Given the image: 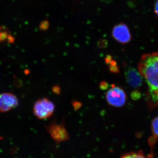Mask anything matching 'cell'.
I'll return each instance as SVG.
<instances>
[{
  "mask_svg": "<svg viewBox=\"0 0 158 158\" xmlns=\"http://www.w3.org/2000/svg\"><path fill=\"white\" fill-rule=\"evenodd\" d=\"M71 104L73 107L74 110L75 111H77V110H80L82 106V103L81 102L75 100H73Z\"/></svg>",
  "mask_w": 158,
  "mask_h": 158,
  "instance_id": "cell-10",
  "label": "cell"
},
{
  "mask_svg": "<svg viewBox=\"0 0 158 158\" xmlns=\"http://www.w3.org/2000/svg\"><path fill=\"white\" fill-rule=\"evenodd\" d=\"M131 97L132 99L135 100L138 99L141 97V94L138 90H135L133 91L131 94Z\"/></svg>",
  "mask_w": 158,
  "mask_h": 158,
  "instance_id": "cell-13",
  "label": "cell"
},
{
  "mask_svg": "<svg viewBox=\"0 0 158 158\" xmlns=\"http://www.w3.org/2000/svg\"><path fill=\"white\" fill-rule=\"evenodd\" d=\"M120 158H146L144 153L141 151L138 152H131L128 153L123 156Z\"/></svg>",
  "mask_w": 158,
  "mask_h": 158,
  "instance_id": "cell-8",
  "label": "cell"
},
{
  "mask_svg": "<svg viewBox=\"0 0 158 158\" xmlns=\"http://www.w3.org/2000/svg\"><path fill=\"white\" fill-rule=\"evenodd\" d=\"M154 11L155 14L158 17V0H156L154 6Z\"/></svg>",
  "mask_w": 158,
  "mask_h": 158,
  "instance_id": "cell-17",
  "label": "cell"
},
{
  "mask_svg": "<svg viewBox=\"0 0 158 158\" xmlns=\"http://www.w3.org/2000/svg\"><path fill=\"white\" fill-rule=\"evenodd\" d=\"M110 65H117V62H116V61L115 60H113L112 61H111V62H110Z\"/></svg>",
  "mask_w": 158,
  "mask_h": 158,
  "instance_id": "cell-18",
  "label": "cell"
},
{
  "mask_svg": "<svg viewBox=\"0 0 158 158\" xmlns=\"http://www.w3.org/2000/svg\"><path fill=\"white\" fill-rule=\"evenodd\" d=\"M52 92L56 95H59L61 94V88L58 85L54 86L52 88Z\"/></svg>",
  "mask_w": 158,
  "mask_h": 158,
  "instance_id": "cell-14",
  "label": "cell"
},
{
  "mask_svg": "<svg viewBox=\"0 0 158 158\" xmlns=\"http://www.w3.org/2000/svg\"><path fill=\"white\" fill-rule=\"evenodd\" d=\"M47 130L52 138L57 141H62L68 138L67 131L63 123L59 124L52 122L48 127Z\"/></svg>",
  "mask_w": 158,
  "mask_h": 158,
  "instance_id": "cell-6",
  "label": "cell"
},
{
  "mask_svg": "<svg viewBox=\"0 0 158 158\" xmlns=\"http://www.w3.org/2000/svg\"><path fill=\"white\" fill-rule=\"evenodd\" d=\"M113 60V57L110 55H107L105 59V62L106 64L110 65V62Z\"/></svg>",
  "mask_w": 158,
  "mask_h": 158,
  "instance_id": "cell-16",
  "label": "cell"
},
{
  "mask_svg": "<svg viewBox=\"0 0 158 158\" xmlns=\"http://www.w3.org/2000/svg\"><path fill=\"white\" fill-rule=\"evenodd\" d=\"M106 97L109 105L117 108L123 106L127 98L124 90L114 85H112V88L107 91Z\"/></svg>",
  "mask_w": 158,
  "mask_h": 158,
  "instance_id": "cell-3",
  "label": "cell"
},
{
  "mask_svg": "<svg viewBox=\"0 0 158 158\" xmlns=\"http://www.w3.org/2000/svg\"><path fill=\"white\" fill-rule=\"evenodd\" d=\"M138 70L148 86L146 98L150 109L158 106V52L144 54L138 66Z\"/></svg>",
  "mask_w": 158,
  "mask_h": 158,
  "instance_id": "cell-1",
  "label": "cell"
},
{
  "mask_svg": "<svg viewBox=\"0 0 158 158\" xmlns=\"http://www.w3.org/2000/svg\"><path fill=\"white\" fill-rule=\"evenodd\" d=\"M55 110L53 102L46 98L37 100L33 107L34 115L40 119L50 118L53 114Z\"/></svg>",
  "mask_w": 158,
  "mask_h": 158,
  "instance_id": "cell-2",
  "label": "cell"
},
{
  "mask_svg": "<svg viewBox=\"0 0 158 158\" xmlns=\"http://www.w3.org/2000/svg\"><path fill=\"white\" fill-rule=\"evenodd\" d=\"M8 38L7 34L6 33H1L0 32V42L4 41Z\"/></svg>",
  "mask_w": 158,
  "mask_h": 158,
  "instance_id": "cell-15",
  "label": "cell"
},
{
  "mask_svg": "<svg viewBox=\"0 0 158 158\" xmlns=\"http://www.w3.org/2000/svg\"><path fill=\"white\" fill-rule=\"evenodd\" d=\"M18 105V99L13 94L5 92L0 94V113L9 112Z\"/></svg>",
  "mask_w": 158,
  "mask_h": 158,
  "instance_id": "cell-5",
  "label": "cell"
},
{
  "mask_svg": "<svg viewBox=\"0 0 158 158\" xmlns=\"http://www.w3.org/2000/svg\"><path fill=\"white\" fill-rule=\"evenodd\" d=\"M126 81L133 88H139L142 85L143 78L139 71L132 67H129L125 74Z\"/></svg>",
  "mask_w": 158,
  "mask_h": 158,
  "instance_id": "cell-7",
  "label": "cell"
},
{
  "mask_svg": "<svg viewBox=\"0 0 158 158\" xmlns=\"http://www.w3.org/2000/svg\"><path fill=\"white\" fill-rule=\"evenodd\" d=\"M151 129L154 136L158 138V116L154 118L152 122Z\"/></svg>",
  "mask_w": 158,
  "mask_h": 158,
  "instance_id": "cell-9",
  "label": "cell"
},
{
  "mask_svg": "<svg viewBox=\"0 0 158 158\" xmlns=\"http://www.w3.org/2000/svg\"><path fill=\"white\" fill-rule=\"evenodd\" d=\"M112 35L117 42L126 44L130 42L132 36L128 26L124 23H120L114 26L112 31Z\"/></svg>",
  "mask_w": 158,
  "mask_h": 158,
  "instance_id": "cell-4",
  "label": "cell"
},
{
  "mask_svg": "<svg viewBox=\"0 0 158 158\" xmlns=\"http://www.w3.org/2000/svg\"><path fill=\"white\" fill-rule=\"evenodd\" d=\"M109 86V84L106 81H102L99 84V88L102 90H107Z\"/></svg>",
  "mask_w": 158,
  "mask_h": 158,
  "instance_id": "cell-11",
  "label": "cell"
},
{
  "mask_svg": "<svg viewBox=\"0 0 158 158\" xmlns=\"http://www.w3.org/2000/svg\"><path fill=\"white\" fill-rule=\"evenodd\" d=\"M109 70L111 73H119V69L117 65H109Z\"/></svg>",
  "mask_w": 158,
  "mask_h": 158,
  "instance_id": "cell-12",
  "label": "cell"
}]
</instances>
